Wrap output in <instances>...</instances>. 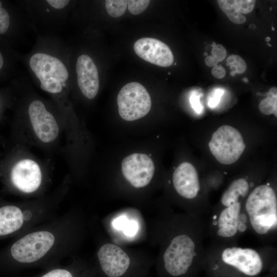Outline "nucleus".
Returning a JSON list of instances; mask_svg holds the SVG:
<instances>
[{
    "label": "nucleus",
    "mask_w": 277,
    "mask_h": 277,
    "mask_svg": "<svg viewBox=\"0 0 277 277\" xmlns=\"http://www.w3.org/2000/svg\"><path fill=\"white\" fill-rule=\"evenodd\" d=\"M276 89L273 88L270 89L268 96L260 102L259 106V109L264 114L270 115L274 114L276 117Z\"/></svg>",
    "instance_id": "obj_20"
},
{
    "label": "nucleus",
    "mask_w": 277,
    "mask_h": 277,
    "mask_svg": "<svg viewBox=\"0 0 277 277\" xmlns=\"http://www.w3.org/2000/svg\"><path fill=\"white\" fill-rule=\"evenodd\" d=\"M223 261L249 276L259 274L263 266L262 259L255 250L238 247L225 248L222 253Z\"/></svg>",
    "instance_id": "obj_12"
},
{
    "label": "nucleus",
    "mask_w": 277,
    "mask_h": 277,
    "mask_svg": "<svg viewBox=\"0 0 277 277\" xmlns=\"http://www.w3.org/2000/svg\"><path fill=\"white\" fill-rule=\"evenodd\" d=\"M230 2L235 10L242 14L251 12L255 4L254 0H230Z\"/></svg>",
    "instance_id": "obj_24"
},
{
    "label": "nucleus",
    "mask_w": 277,
    "mask_h": 277,
    "mask_svg": "<svg viewBox=\"0 0 277 277\" xmlns=\"http://www.w3.org/2000/svg\"><path fill=\"white\" fill-rule=\"evenodd\" d=\"M127 1L107 0L105 7L108 14L113 17H118L123 15L127 8Z\"/></svg>",
    "instance_id": "obj_22"
},
{
    "label": "nucleus",
    "mask_w": 277,
    "mask_h": 277,
    "mask_svg": "<svg viewBox=\"0 0 277 277\" xmlns=\"http://www.w3.org/2000/svg\"><path fill=\"white\" fill-rule=\"evenodd\" d=\"M211 73L214 77L221 79L225 76L226 70L221 65H217L212 68Z\"/></svg>",
    "instance_id": "obj_31"
},
{
    "label": "nucleus",
    "mask_w": 277,
    "mask_h": 277,
    "mask_svg": "<svg viewBox=\"0 0 277 277\" xmlns=\"http://www.w3.org/2000/svg\"><path fill=\"white\" fill-rule=\"evenodd\" d=\"M241 204L238 202L221 212L217 221V234L223 238H232L239 231Z\"/></svg>",
    "instance_id": "obj_16"
},
{
    "label": "nucleus",
    "mask_w": 277,
    "mask_h": 277,
    "mask_svg": "<svg viewBox=\"0 0 277 277\" xmlns=\"http://www.w3.org/2000/svg\"><path fill=\"white\" fill-rule=\"evenodd\" d=\"M217 4L222 10L233 23L237 24L244 23L246 18L244 15L238 13L232 6L229 0H219Z\"/></svg>",
    "instance_id": "obj_21"
},
{
    "label": "nucleus",
    "mask_w": 277,
    "mask_h": 277,
    "mask_svg": "<svg viewBox=\"0 0 277 277\" xmlns=\"http://www.w3.org/2000/svg\"><path fill=\"white\" fill-rule=\"evenodd\" d=\"M117 103L120 115L127 121L145 116L151 106L149 93L137 82H131L124 86L118 94Z\"/></svg>",
    "instance_id": "obj_7"
},
{
    "label": "nucleus",
    "mask_w": 277,
    "mask_h": 277,
    "mask_svg": "<svg viewBox=\"0 0 277 277\" xmlns=\"http://www.w3.org/2000/svg\"><path fill=\"white\" fill-rule=\"evenodd\" d=\"M249 190L248 182L243 178L233 181L223 193L221 202L225 207H228L239 202L240 196H245Z\"/></svg>",
    "instance_id": "obj_19"
},
{
    "label": "nucleus",
    "mask_w": 277,
    "mask_h": 277,
    "mask_svg": "<svg viewBox=\"0 0 277 277\" xmlns=\"http://www.w3.org/2000/svg\"><path fill=\"white\" fill-rule=\"evenodd\" d=\"M270 40V38L269 37H267L266 38V41H269Z\"/></svg>",
    "instance_id": "obj_35"
},
{
    "label": "nucleus",
    "mask_w": 277,
    "mask_h": 277,
    "mask_svg": "<svg viewBox=\"0 0 277 277\" xmlns=\"http://www.w3.org/2000/svg\"><path fill=\"white\" fill-rule=\"evenodd\" d=\"M10 179L13 185L19 191L26 193L34 192L42 184V167L32 158L22 157L12 167Z\"/></svg>",
    "instance_id": "obj_10"
},
{
    "label": "nucleus",
    "mask_w": 277,
    "mask_h": 277,
    "mask_svg": "<svg viewBox=\"0 0 277 277\" xmlns=\"http://www.w3.org/2000/svg\"><path fill=\"white\" fill-rule=\"evenodd\" d=\"M224 92L222 89H216L214 90L212 95L210 97L208 102V105L210 108H214L219 103L221 96Z\"/></svg>",
    "instance_id": "obj_27"
},
{
    "label": "nucleus",
    "mask_w": 277,
    "mask_h": 277,
    "mask_svg": "<svg viewBox=\"0 0 277 277\" xmlns=\"http://www.w3.org/2000/svg\"><path fill=\"white\" fill-rule=\"evenodd\" d=\"M122 173L130 184L135 188L146 186L154 172V165L150 157L142 153H133L122 162Z\"/></svg>",
    "instance_id": "obj_11"
},
{
    "label": "nucleus",
    "mask_w": 277,
    "mask_h": 277,
    "mask_svg": "<svg viewBox=\"0 0 277 277\" xmlns=\"http://www.w3.org/2000/svg\"><path fill=\"white\" fill-rule=\"evenodd\" d=\"M245 208L253 229L259 234L276 227L277 198L270 186L261 185L255 188L247 199Z\"/></svg>",
    "instance_id": "obj_3"
},
{
    "label": "nucleus",
    "mask_w": 277,
    "mask_h": 277,
    "mask_svg": "<svg viewBox=\"0 0 277 277\" xmlns=\"http://www.w3.org/2000/svg\"><path fill=\"white\" fill-rule=\"evenodd\" d=\"M205 63L208 67H214L217 65V61L212 55L207 56L205 59Z\"/></svg>",
    "instance_id": "obj_33"
},
{
    "label": "nucleus",
    "mask_w": 277,
    "mask_h": 277,
    "mask_svg": "<svg viewBox=\"0 0 277 277\" xmlns=\"http://www.w3.org/2000/svg\"><path fill=\"white\" fill-rule=\"evenodd\" d=\"M226 65L235 74H242L246 70L247 65L245 61L239 55L233 54L228 56L226 60Z\"/></svg>",
    "instance_id": "obj_23"
},
{
    "label": "nucleus",
    "mask_w": 277,
    "mask_h": 277,
    "mask_svg": "<svg viewBox=\"0 0 277 277\" xmlns=\"http://www.w3.org/2000/svg\"><path fill=\"white\" fill-rule=\"evenodd\" d=\"M33 29L15 3L0 0V43L15 50L28 31Z\"/></svg>",
    "instance_id": "obj_4"
},
{
    "label": "nucleus",
    "mask_w": 277,
    "mask_h": 277,
    "mask_svg": "<svg viewBox=\"0 0 277 277\" xmlns=\"http://www.w3.org/2000/svg\"><path fill=\"white\" fill-rule=\"evenodd\" d=\"M150 2L149 0L127 1L128 10L133 15L140 14L146 9Z\"/></svg>",
    "instance_id": "obj_25"
},
{
    "label": "nucleus",
    "mask_w": 277,
    "mask_h": 277,
    "mask_svg": "<svg viewBox=\"0 0 277 277\" xmlns=\"http://www.w3.org/2000/svg\"><path fill=\"white\" fill-rule=\"evenodd\" d=\"M23 224V214L18 207L8 205L0 208V236L15 232Z\"/></svg>",
    "instance_id": "obj_18"
},
{
    "label": "nucleus",
    "mask_w": 277,
    "mask_h": 277,
    "mask_svg": "<svg viewBox=\"0 0 277 277\" xmlns=\"http://www.w3.org/2000/svg\"><path fill=\"white\" fill-rule=\"evenodd\" d=\"M42 277H73L68 270L62 269L52 270Z\"/></svg>",
    "instance_id": "obj_29"
},
{
    "label": "nucleus",
    "mask_w": 277,
    "mask_h": 277,
    "mask_svg": "<svg viewBox=\"0 0 277 277\" xmlns=\"http://www.w3.org/2000/svg\"><path fill=\"white\" fill-rule=\"evenodd\" d=\"M135 53L143 60L161 67L171 66L174 60L170 48L164 43L156 38H142L134 44Z\"/></svg>",
    "instance_id": "obj_13"
},
{
    "label": "nucleus",
    "mask_w": 277,
    "mask_h": 277,
    "mask_svg": "<svg viewBox=\"0 0 277 277\" xmlns=\"http://www.w3.org/2000/svg\"><path fill=\"white\" fill-rule=\"evenodd\" d=\"M211 54L212 56L219 62L225 60L227 56V51L223 45L217 44L213 47Z\"/></svg>",
    "instance_id": "obj_26"
},
{
    "label": "nucleus",
    "mask_w": 277,
    "mask_h": 277,
    "mask_svg": "<svg viewBox=\"0 0 277 277\" xmlns=\"http://www.w3.org/2000/svg\"><path fill=\"white\" fill-rule=\"evenodd\" d=\"M2 108V101L0 99V111L1 110Z\"/></svg>",
    "instance_id": "obj_34"
},
{
    "label": "nucleus",
    "mask_w": 277,
    "mask_h": 277,
    "mask_svg": "<svg viewBox=\"0 0 277 277\" xmlns=\"http://www.w3.org/2000/svg\"><path fill=\"white\" fill-rule=\"evenodd\" d=\"M15 3L22 10L38 34L56 35L62 30L72 7L70 0H18Z\"/></svg>",
    "instance_id": "obj_2"
},
{
    "label": "nucleus",
    "mask_w": 277,
    "mask_h": 277,
    "mask_svg": "<svg viewBox=\"0 0 277 277\" xmlns=\"http://www.w3.org/2000/svg\"><path fill=\"white\" fill-rule=\"evenodd\" d=\"M209 147L219 162L229 165L241 157L245 144L242 135L236 129L229 125H223L212 134Z\"/></svg>",
    "instance_id": "obj_6"
},
{
    "label": "nucleus",
    "mask_w": 277,
    "mask_h": 277,
    "mask_svg": "<svg viewBox=\"0 0 277 277\" xmlns=\"http://www.w3.org/2000/svg\"><path fill=\"white\" fill-rule=\"evenodd\" d=\"M101 268L108 277H120L128 269L130 260L126 253L113 244L103 245L97 252Z\"/></svg>",
    "instance_id": "obj_14"
},
{
    "label": "nucleus",
    "mask_w": 277,
    "mask_h": 277,
    "mask_svg": "<svg viewBox=\"0 0 277 277\" xmlns=\"http://www.w3.org/2000/svg\"><path fill=\"white\" fill-rule=\"evenodd\" d=\"M20 53L0 43V83L10 82L18 75Z\"/></svg>",
    "instance_id": "obj_17"
},
{
    "label": "nucleus",
    "mask_w": 277,
    "mask_h": 277,
    "mask_svg": "<svg viewBox=\"0 0 277 277\" xmlns=\"http://www.w3.org/2000/svg\"><path fill=\"white\" fill-rule=\"evenodd\" d=\"M172 180L175 190L182 196L192 199L197 196L200 184L197 171L191 163L180 164L173 172Z\"/></svg>",
    "instance_id": "obj_15"
},
{
    "label": "nucleus",
    "mask_w": 277,
    "mask_h": 277,
    "mask_svg": "<svg viewBox=\"0 0 277 277\" xmlns=\"http://www.w3.org/2000/svg\"><path fill=\"white\" fill-rule=\"evenodd\" d=\"M138 229L137 223L134 221H128L124 228V233L129 236L134 235Z\"/></svg>",
    "instance_id": "obj_28"
},
{
    "label": "nucleus",
    "mask_w": 277,
    "mask_h": 277,
    "mask_svg": "<svg viewBox=\"0 0 277 277\" xmlns=\"http://www.w3.org/2000/svg\"><path fill=\"white\" fill-rule=\"evenodd\" d=\"M19 62L33 82L49 94L64 118L69 114L71 89L68 45L57 35L38 34L30 51L19 54Z\"/></svg>",
    "instance_id": "obj_1"
},
{
    "label": "nucleus",
    "mask_w": 277,
    "mask_h": 277,
    "mask_svg": "<svg viewBox=\"0 0 277 277\" xmlns=\"http://www.w3.org/2000/svg\"><path fill=\"white\" fill-rule=\"evenodd\" d=\"M196 254L195 244L192 239L186 234L178 235L171 240L164 253L165 268L172 276L184 274Z\"/></svg>",
    "instance_id": "obj_8"
},
{
    "label": "nucleus",
    "mask_w": 277,
    "mask_h": 277,
    "mask_svg": "<svg viewBox=\"0 0 277 277\" xmlns=\"http://www.w3.org/2000/svg\"><path fill=\"white\" fill-rule=\"evenodd\" d=\"M54 241L53 234L49 231L32 232L15 242L11 248V254L19 262L33 263L43 257L51 248Z\"/></svg>",
    "instance_id": "obj_9"
},
{
    "label": "nucleus",
    "mask_w": 277,
    "mask_h": 277,
    "mask_svg": "<svg viewBox=\"0 0 277 277\" xmlns=\"http://www.w3.org/2000/svg\"><path fill=\"white\" fill-rule=\"evenodd\" d=\"M128 219L126 216H121L115 219L113 222V227L118 230H123L124 228Z\"/></svg>",
    "instance_id": "obj_32"
},
{
    "label": "nucleus",
    "mask_w": 277,
    "mask_h": 277,
    "mask_svg": "<svg viewBox=\"0 0 277 277\" xmlns=\"http://www.w3.org/2000/svg\"><path fill=\"white\" fill-rule=\"evenodd\" d=\"M69 53L71 83L75 81L77 88L86 98L94 99L100 88L99 73L94 59L86 53L76 55L69 48Z\"/></svg>",
    "instance_id": "obj_5"
},
{
    "label": "nucleus",
    "mask_w": 277,
    "mask_h": 277,
    "mask_svg": "<svg viewBox=\"0 0 277 277\" xmlns=\"http://www.w3.org/2000/svg\"><path fill=\"white\" fill-rule=\"evenodd\" d=\"M189 100L191 107L197 113H201L203 110V107L200 101V96L193 93L190 96Z\"/></svg>",
    "instance_id": "obj_30"
}]
</instances>
